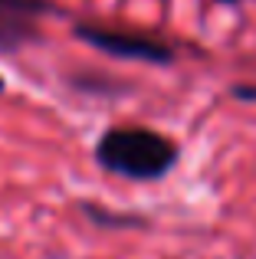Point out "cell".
<instances>
[{"label":"cell","mask_w":256,"mask_h":259,"mask_svg":"<svg viewBox=\"0 0 256 259\" xmlns=\"http://www.w3.org/2000/svg\"><path fill=\"white\" fill-rule=\"evenodd\" d=\"M181 151L167 135L145 125H115L99 138L96 161L128 181H161L174 171Z\"/></svg>","instance_id":"obj_1"},{"label":"cell","mask_w":256,"mask_h":259,"mask_svg":"<svg viewBox=\"0 0 256 259\" xmlns=\"http://www.w3.org/2000/svg\"><path fill=\"white\" fill-rule=\"evenodd\" d=\"M76 36L82 43L96 46L99 53H109V56L118 59H135V63H171L174 50L167 43L154 36H145V33H128V30H109V26H99V23H79L76 26Z\"/></svg>","instance_id":"obj_2"},{"label":"cell","mask_w":256,"mask_h":259,"mask_svg":"<svg viewBox=\"0 0 256 259\" xmlns=\"http://www.w3.org/2000/svg\"><path fill=\"white\" fill-rule=\"evenodd\" d=\"M46 13H53L50 0H0V53L33 43Z\"/></svg>","instance_id":"obj_3"},{"label":"cell","mask_w":256,"mask_h":259,"mask_svg":"<svg viewBox=\"0 0 256 259\" xmlns=\"http://www.w3.org/2000/svg\"><path fill=\"white\" fill-rule=\"evenodd\" d=\"M0 92H4V79H0Z\"/></svg>","instance_id":"obj_4"}]
</instances>
